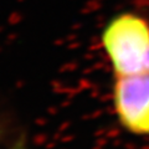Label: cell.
<instances>
[{
    "instance_id": "obj_1",
    "label": "cell",
    "mask_w": 149,
    "mask_h": 149,
    "mask_svg": "<svg viewBox=\"0 0 149 149\" xmlns=\"http://www.w3.org/2000/svg\"><path fill=\"white\" fill-rule=\"evenodd\" d=\"M103 49L117 77L149 73V21L134 13L113 17L102 34Z\"/></svg>"
},
{
    "instance_id": "obj_2",
    "label": "cell",
    "mask_w": 149,
    "mask_h": 149,
    "mask_svg": "<svg viewBox=\"0 0 149 149\" xmlns=\"http://www.w3.org/2000/svg\"><path fill=\"white\" fill-rule=\"evenodd\" d=\"M113 102L125 129L136 134H149V73L117 77Z\"/></svg>"
},
{
    "instance_id": "obj_3",
    "label": "cell",
    "mask_w": 149,
    "mask_h": 149,
    "mask_svg": "<svg viewBox=\"0 0 149 149\" xmlns=\"http://www.w3.org/2000/svg\"><path fill=\"white\" fill-rule=\"evenodd\" d=\"M11 149H25V147L22 146V144H20V143H19V144H16L15 147H13Z\"/></svg>"
}]
</instances>
